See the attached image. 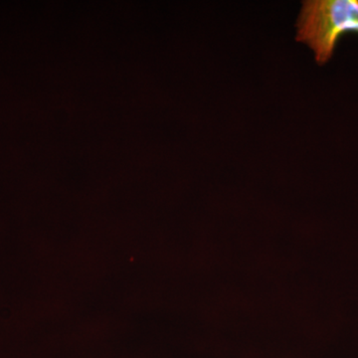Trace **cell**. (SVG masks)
<instances>
[{"label":"cell","instance_id":"cell-1","mask_svg":"<svg viewBox=\"0 0 358 358\" xmlns=\"http://www.w3.org/2000/svg\"><path fill=\"white\" fill-rule=\"evenodd\" d=\"M296 28V41L313 49L320 65L326 64L345 33H358V0L303 1Z\"/></svg>","mask_w":358,"mask_h":358}]
</instances>
